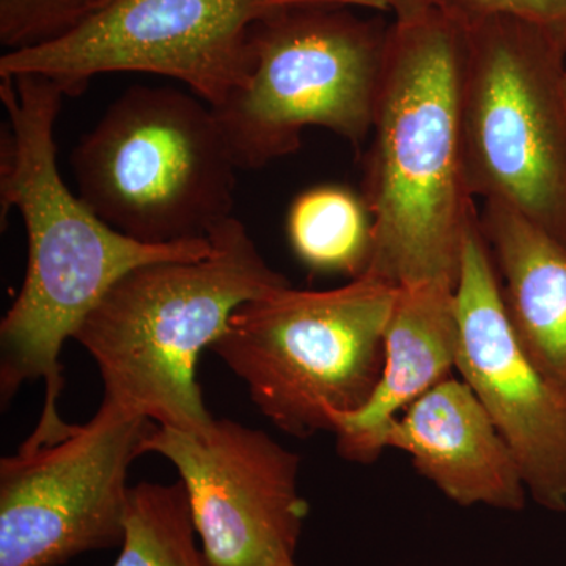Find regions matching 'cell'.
Instances as JSON below:
<instances>
[{
  "instance_id": "obj_18",
  "label": "cell",
  "mask_w": 566,
  "mask_h": 566,
  "mask_svg": "<svg viewBox=\"0 0 566 566\" xmlns=\"http://www.w3.org/2000/svg\"><path fill=\"white\" fill-rule=\"evenodd\" d=\"M444 10L463 21L494 14L517 18L566 41V0H446Z\"/></svg>"
},
{
  "instance_id": "obj_21",
  "label": "cell",
  "mask_w": 566,
  "mask_h": 566,
  "mask_svg": "<svg viewBox=\"0 0 566 566\" xmlns=\"http://www.w3.org/2000/svg\"><path fill=\"white\" fill-rule=\"evenodd\" d=\"M277 566H297V565H296V560H294V558H292V560L282 562V564L277 565Z\"/></svg>"
},
{
  "instance_id": "obj_16",
  "label": "cell",
  "mask_w": 566,
  "mask_h": 566,
  "mask_svg": "<svg viewBox=\"0 0 566 566\" xmlns=\"http://www.w3.org/2000/svg\"><path fill=\"white\" fill-rule=\"evenodd\" d=\"M196 536L180 480L139 483L129 494L125 539L114 566H211Z\"/></svg>"
},
{
  "instance_id": "obj_4",
  "label": "cell",
  "mask_w": 566,
  "mask_h": 566,
  "mask_svg": "<svg viewBox=\"0 0 566 566\" xmlns=\"http://www.w3.org/2000/svg\"><path fill=\"white\" fill-rule=\"evenodd\" d=\"M77 196L147 244L207 240L233 218L237 164L210 104L133 85L71 153Z\"/></svg>"
},
{
  "instance_id": "obj_2",
  "label": "cell",
  "mask_w": 566,
  "mask_h": 566,
  "mask_svg": "<svg viewBox=\"0 0 566 566\" xmlns=\"http://www.w3.org/2000/svg\"><path fill=\"white\" fill-rule=\"evenodd\" d=\"M464 51V24L444 9L389 25L363 197L371 216L365 274L395 289L457 290L479 218L461 137Z\"/></svg>"
},
{
  "instance_id": "obj_14",
  "label": "cell",
  "mask_w": 566,
  "mask_h": 566,
  "mask_svg": "<svg viewBox=\"0 0 566 566\" xmlns=\"http://www.w3.org/2000/svg\"><path fill=\"white\" fill-rule=\"evenodd\" d=\"M480 227L501 274L506 318L517 342L566 395L565 245L497 202H486Z\"/></svg>"
},
{
  "instance_id": "obj_7",
  "label": "cell",
  "mask_w": 566,
  "mask_h": 566,
  "mask_svg": "<svg viewBox=\"0 0 566 566\" xmlns=\"http://www.w3.org/2000/svg\"><path fill=\"white\" fill-rule=\"evenodd\" d=\"M348 9L294 7L253 24L248 81L211 107L238 169L300 150L308 126L354 148L374 132L389 28Z\"/></svg>"
},
{
  "instance_id": "obj_12",
  "label": "cell",
  "mask_w": 566,
  "mask_h": 566,
  "mask_svg": "<svg viewBox=\"0 0 566 566\" xmlns=\"http://www.w3.org/2000/svg\"><path fill=\"white\" fill-rule=\"evenodd\" d=\"M382 446L411 457L420 475L461 506L520 512L528 491L512 449L479 398L453 376L387 428Z\"/></svg>"
},
{
  "instance_id": "obj_11",
  "label": "cell",
  "mask_w": 566,
  "mask_h": 566,
  "mask_svg": "<svg viewBox=\"0 0 566 566\" xmlns=\"http://www.w3.org/2000/svg\"><path fill=\"white\" fill-rule=\"evenodd\" d=\"M455 311L461 379L512 449L528 495L551 512H566V395L513 333L480 216L465 238Z\"/></svg>"
},
{
  "instance_id": "obj_8",
  "label": "cell",
  "mask_w": 566,
  "mask_h": 566,
  "mask_svg": "<svg viewBox=\"0 0 566 566\" xmlns=\"http://www.w3.org/2000/svg\"><path fill=\"white\" fill-rule=\"evenodd\" d=\"M301 0H109L55 39L7 51L0 77L36 74L81 95L99 74L148 73L182 82L211 107L243 87L249 33Z\"/></svg>"
},
{
  "instance_id": "obj_13",
  "label": "cell",
  "mask_w": 566,
  "mask_h": 566,
  "mask_svg": "<svg viewBox=\"0 0 566 566\" xmlns=\"http://www.w3.org/2000/svg\"><path fill=\"white\" fill-rule=\"evenodd\" d=\"M386 359L370 400L359 411L335 416L340 457L370 464L385 452L389 424L457 368L455 290L441 285L398 289L385 334Z\"/></svg>"
},
{
  "instance_id": "obj_1",
  "label": "cell",
  "mask_w": 566,
  "mask_h": 566,
  "mask_svg": "<svg viewBox=\"0 0 566 566\" xmlns=\"http://www.w3.org/2000/svg\"><path fill=\"white\" fill-rule=\"evenodd\" d=\"M7 126L0 144V216L21 212L29 259L17 301L0 323V401L21 386L44 382V405L32 444L61 441L73 430L59 411L61 353L82 322L123 275L144 264L196 260L207 240L147 244L104 222L74 196L57 164L55 122L65 96L36 74L0 77Z\"/></svg>"
},
{
  "instance_id": "obj_10",
  "label": "cell",
  "mask_w": 566,
  "mask_h": 566,
  "mask_svg": "<svg viewBox=\"0 0 566 566\" xmlns=\"http://www.w3.org/2000/svg\"><path fill=\"white\" fill-rule=\"evenodd\" d=\"M145 453L177 469L208 564L277 566L294 558L308 504L292 450L264 431L212 419L197 431L155 424Z\"/></svg>"
},
{
  "instance_id": "obj_5",
  "label": "cell",
  "mask_w": 566,
  "mask_h": 566,
  "mask_svg": "<svg viewBox=\"0 0 566 566\" xmlns=\"http://www.w3.org/2000/svg\"><path fill=\"white\" fill-rule=\"evenodd\" d=\"M397 292L368 274L322 292L282 286L238 307L211 352L283 433H333L378 386Z\"/></svg>"
},
{
  "instance_id": "obj_3",
  "label": "cell",
  "mask_w": 566,
  "mask_h": 566,
  "mask_svg": "<svg viewBox=\"0 0 566 566\" xmlns=\"http://www.w3.org/2000/svg\"><path fill=\"white\" fill-rule=\"evenodd\" d=\"M210 240L202 259L144 264L123 275L73 337L98 367L103 400L158 427L197 431L214 419L197 381L200 354L238 307L290 285L234 216Z\"/></svg>"
},
{
  "instance_id": "obj_6",
  "label": "cell",
  "mask_w": 566,
  "mask_h": 566,
  "mask_svg": "<svg viewBox=\"0 0 566 566\" xmlns=\"http://www.w3.org/2000/svg\"><path fill=\"white\" fill-rule=\"evenodd\" d=\"M461 22L469 189L566 248V41L504 14Z\"/></svg>"
},
{
  "instance_id": "obj_20",
  "label": "cell",
  "mask_w": 566,
  "mask_h": 566,
  "mask_svg": "<svg viewBox=\"0 0 566 566\" xmlns=\"http://www.w3.org/2000/svg\"><path fill=\"white\" fill-rule=\"evenodd\" d=\"M308 6L360 7L357 0H301Z\"/></svg>"
},
{
  "instance_id": "obj_9",
  "label": "cell",
  "mask_w": 566,
  "mask_h": 566,
  "mask_svg": "<svg viewBox=\"0 0 566 566\" xmlns=\"http://www.w3.org/2000/svg\"><path fill=\"white\" fill-rule=\"evenodd\" d=\"M155 423L103 400L61 441L0 460V566H59L123 545L128 471Z\"/></svg>"
},
{
  "instance_id": "obj_19",
  "label": "cell",
  "mask_w": 566,
  "mask_h": 566,
  "mask_svg": "<svg viewBox=\"0 0 566 566\" xmlns=\"http://www.w3.org/2000/svg\"><path fill=\"white\" fill-rule=\"evenodd\" d=\"M364 9L394 11L397 20L412 21L430 11L444 9L446 0H357Z\"/></svg>"
},
{
  "instance_id": "obj_17",
  "label": "cell",
  "mask_w": 566,
  "mask_h": 566,
  "mask_svg": "<svg viewBox=\"0 0 566 566\" xmlns=\"http://www.w3.org/2000/svg\"><path fill=\"white\" fill-rule=\"evenodd\" d=\"M109 0H0V43L7 51L62 35Z\"/></svg>"
},
{
  "instance_id": "obj_15",
  "label": "cell",
  "mask_w": 566,
  "mask_h": 566,
  "mask_svg": "<svg viewBox=\"0 0 566 566\" xmlns=\"http://www.w3.org/2000/svg\"><path fill=\"white\" fill-rule=\"evenodd\" d=\"M286 232L297 259L318 273L357 279L371 255V216L364 197L344 186L323 185L294 199Z\"/></svg>"
}]
</instances>
